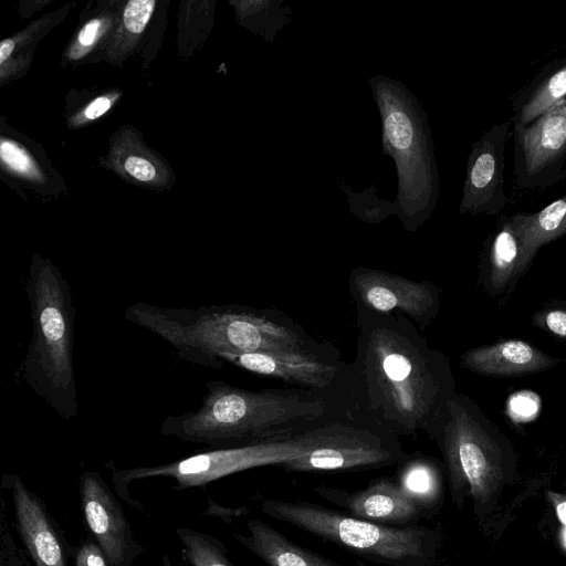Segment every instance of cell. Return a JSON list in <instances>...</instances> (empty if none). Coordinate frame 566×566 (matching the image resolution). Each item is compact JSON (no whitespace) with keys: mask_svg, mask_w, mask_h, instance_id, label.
<instances>
[{"mask_svg":"<svg viewBox=\"0 0 566 566\" xmlns=\"http://www.w3.org/2000/svg\"><path fill=\"white\" fill-rule=\"evenodd\" d=\"M398 486L423 516L437 506L441 496V473L436 460L418 455L402 461Z\"/></svg>","mask_w":566,"mask_h":566,"instance_id":"21","label":"cell"},{"mask_svg":"<svg viewBox=\"0 0 566 566\" xmlns=\"http://www.w3.org/2000/svg\"><path fill=\"white\" fill-rule=\"evenodd\" d=\"M304 431L242 446L211 448L157 465L113 468L112 480L117 494L128 505L144 512L142 503L134 500L128 492V485L132 482L154 478L170 479L174 482L172 490L181 491L205 486L210 482L249 469L274 464L283 465L301 457L307 450Z\"/></svg>","mask_w":566,"mask_h":566,"instance_id":"8","label":"cell"},{"mask_svg":"<svg viewBox=\"0 0 566 566\" xmlns=\"http://www.w3.org/2000/svg\"><path fill=\"white\" fill-rule=\"evenodd\" d=\"M198 409L168 416L159 431L211 448L242 446L308 430L344 412L338 400L303 388L249 390L223 380L205 384Z\"/></svg>","mask_w":566,"mask_h":566,"instance_id":"2","label":"cell"},{"mask_svg":"<svg viewBox=\"0 0 566 566\" xmlns=\"http://www.w3.org/2000/svg\"><path fill=\"white\" fill-rule=\"evenodd\" d=\"M525 212L502 217L486 240L482 281L492 295L511 292L528 270L524 249Z\"/></svg>","mask_w":566,"mask_h":566,"instance_id":"17","label":"cell"},{"mask_svg":"<svg viewBox=\"0 0 566 566\" xmlns=\"http://www.w3.org/2000/svg\"><path fill=\"white\" fill-rule=\"evenodd\" d=\"M247 531L234 538L269 566H343L293 543L262 520H249Z\"/></svg>","mask_w":566,"mask_h":566,"instance_id":"19","label":"cell"},{"mask_svg":"<svg viewBox=\"0 0 566 566\" xmlns=\"http://www.w3.org/2000/svg\"><path fill=\"white\" fill-rule=\"evenodd\" d=\"M512 120L493 124L474 142L467 160L460 213L500 214L509 205L504 190L505 147Z\"/></svg>","mask_w":566,"mask_h":566,"instance_id":"15","label":"cell"},{"mask_svg":"<svg viewBox=\"0 0 566 566\" xmlns=\"http://www.w3.org/2000/svg\"><path fill=\"white\" fill-rule=\"evenodd\" d=\"M14 48V41L11 39L3 40L0 44V63L9 57Z\"/></svg>","mask_w":566,"mask_h":566,"instance_id":"33","label":"cell"},{"mask_svg":"<svg viewBox=\"0 0 566 566\" xmlns=\"http://www.w3.org/2000/svg\"><path fill=\"white\" fill-rule=\"evenodd\" d=\"M315 492L325 501L339 506L344 513L381 525H402L422 516L398 484L388 478L354 492L327 485L315 488Z\"/></svg>","mask_w":566,"mask_h":566,"instance_id":"16","label":"cell"},{"mask_svg":"<svg viewBox=\"0 0 566 566\" xmlns=\"http://www.w3.org/2000/svg\"><path fill=\"white\" fill-rule=\"evenodd\" d=\"M261 511L364 558L388 566H431L439 536L422 526H387L305 501L264 499Z\"/></svg>","mask_w":566,"mask_h":566,"instance_id":"6","label":"cell"},{"mask_svg":"<svg viewBox=\"0 0 566 566\" xmlns=\"http://www.w3.org/2000/svg\"><path fill=\"white\" fill-rule=\"evenodd\" d=\"M125 170L140 181H150L156 176L155 166L143 157L130 156L124 164Z\"/></svg>","mask_w":566,"mask_h":566,"instance_id":"29","label":"cell"},{"mask_svg":"<svg viewBox=\"0 0 566 566\" xmlns=\"http://www.w3.org/2000/svg\"><path fill=\"white\" fill-rule=\"evenodd\" d=\"M124 318L169 343L180 359L206 368L217 352L297 353L325 346L275 308L241 304L176 308L137 302L125 310Z\"/></svg>","mask_w":566,"mask_h":566,"instance_id":"3","label":"cell"},{"mask_svg":"<svg viewBox=\"0 0 566 566\" xmlns=\"http://www.w3.org/2000/svg\"><path fill=\"white\" fill-rule=\"evenodd\" d=\"M81 507L91 536L111 566H130L144 552L116 499L102 475L84 470L78 478Z\"/></svg>","mask_w":566,"mask_h":566,"instance_id":"14","label":"cell"},{"mask_svg":"<svg viewBox=\"0 0 566 566\" xmlns=\"http://www.w3.org/2000/svg\"><path fill=\"white\" fill-rule=\"evenodd\" d=\"M548 497L555 509L557 518L562 524L559 539L563 548L566 551V495L549 492Z\"/></svg>","mask_w":566,"mask_h":566,"instance_id":"30","label":"cell"},{"mask_svg":"<svg viewBox=\"0 0 566 566\" xmlns=\"http://www.w3.org/2000/svg\"><path fill=\"white\" fill-rule=\"evenodd\" d=\"M348 287L356 306L405 315L423 329L437 317L441 306L442 293L433 282L415 281L379 269L354 268Z\"/></svg>","mask_w":566,"mask_h":566,"instance_id":"12","label":"cell"},{"mask_svg":"<svg viewBox=\"0 0 566 566\" xmlns=\"http://www.w3.org/2000/svg\"><path fill=\"white\" fill-rule=\"evenodd\" d=\"M0 488L10 496L13 526L33 566H70L76 547L38 493L14 473H3Z\"/></svg>","mask_w":566,"mask_h":566,"instance_id":"13","label":"cell"},{"mask_svg":"<svg viewBox=\"0 0 566 566\" xmlns=\"http://www.w3.org/2000/svg\"><path fill=\"white\" fill-rule=\"evenodd\" d=\"M101 28V21L97 19H93L88 21L83 29L78 33V42L83 46H90L92 45L98 34Z\"/></svg>","mask_w":566,"mask_h":566,"instance_id":"31","label":"cell"},{"mask_svg":"<svg viewBox=\"0 0 566 566\" xmlns=\"http://www.w3.org/2000/svg\"><path fill=\"white\" fill-rule=\"evenodd\" d=\"M513 126L514 179L522 189H545L566 166V97L532 123Z\"/></svg>","mask_w":566,"mask_h":566,"instance_id":"11","label":"cell"},{"mask_svg":"<svg viewBox=\"0 0 566 566\" xmlns=\"http://www.w3.org/2000/svg\"><path fill=\"white\" fill-rule=\"evenodd\" d=\"M307 450L283 465L290 472L377 469L408 458L399 437L344 411L304 431Z\"/></svg>","mask_w":566,"mask_h":566,"instance_id":"9","label":"cell"},{"mask_svg":"<svg viewBox=\"0 0 566 566\" xmlns=\"http://www.w3.org/2000/svg\"><path fill=\"white\" fill-rule=\"evenodd\" d=\"M356 311V353L344 386L346 411L397 437L427 434L457 390L449 358L405 315L361 306Z\"/></svg>","mask_w":566,"mask_h":566,"instance_id":"1","label":"cell"},{"mask_svg":"<svg viewBox=\"0 0 566 566\" xmlns=\"http://www.w3.org/2000/svg\"><path fill=\"white\" fill-rule=\"evenodd\" d=\"M566 179V167L565 169L562 171V174L559 175V181L560 180H565Z\"/></svg>","mask_w":566,"mask_h":566,"instance_id":"34","label":"cell"},{"mask_svg":"<svg viewBox=\"0 0 566 566\" xmlns=\"http://www.w3.org/2000/svg\"><path fill=\"white\" fill-rule=\"evenodd\" d=\"M75 566H111L95 539L87 536L75 549Z\"/></svg>","mask_w":566,"mask_h":566,"instance_id":"28","label":"cell"},{"mask_svg":"<svg viewBox=\"0 0 566 566\" xmlns=\"http://www.w3.org/2000/svg\"><path fill=\"white\" fill-rule=\"evenodd\" d=\"M224 364L327 395L338 400L344 408L348 364L343 361L337 348L328 343L317 350L297 353L217 352L210 357L207 368L219 369Z\"/></svg>","mask_w":566,"mask_h":566,"instance_id":"10","label":"cell"},{"mask_svg":"<svg viewBox=\"0 0 566 566\" xmlns=\"http://www.w3.org/2000/svg\"><path fill=\"white\" fill-rule=\"evenodd\" d=\"M181 545V556L188 566H235L227 546L219 538L190 527L175 530Z\"/></svg>","mask_w":566,"mask_h":566,"instance_id":"23","label":"cell"},{"mask_svg":"<svg viewBox=\"0 0 566 566\" xmlns=\"http://www.w3.org/2000/svg\"><path fill=\"white\" fill-rule=\"evenodd\" d=\"M155 3L154 0L129 1L123 14L126 29L132 33H142L151 17Z\"/></svg>","mask_w":566,"mask_h":566,"instance_id":"26","label":"cell"},{"mask_svg":"<svg viewBox=\"0 0 566 566\" xmlns=\"http://www.w3.org/2000/svg\"><path fill=\"white\" fill-rule=\"evenodd\" d=\"M1 158L13 170L24 174L33 175L34 168L29 155L19 146L10 140L1 142Z\"/></svg>","mask_w":566,"mask_h":566,"instance_id":"27","label":"cell"},{"mask_svg":"<svg viewBox=\"0 0 566 566\" xmlns=\"http://www.w3.org/2000/svg\"><path fill=\"white\" fill-rule=\"evenodd\" d=\"M0 566H30L24 551L13 537L3 496H0Z\"/></svg>","mask_w":566,"mask_h":566,"instance_id":"24","label":"cell"},{"mask_svg":"<svg viewBox=\"0 0 566 566\" xmlns=\"http://www.w3.org/2000/svg\"><path fill=\"white\" fill-rule=\"evenodd\" d=\"M381 119L382 153L397 170L392 202L405 230L417 231L432 214L439 199V174L428 115L416 95L397 78H368Z\"/></svg>","mask_w":566,"mask_h":566,"instance_id":"5","label":"cell"},{"mask_svg":"<svg viewBox=\"0 0 566 566\" xmlns=\"http://www.w3.org/2000/svg\"><path fill=\"white\" fill-rule=\"evenodd\" d=\"M111 99L106 96L95 98L85 109L88 119H95L106 113L111 107Z\"/></svg>","mask_w":566,"mask_h":566,"instance_id":"32","label":"cell"},{"mask_svg":"<svg viewBox=\"0 0 566 566\" xmlns=\"http://www.w3.org/2000/svg\"><path fill=\"white\" fill-rule=\"evenodd\" d=\"M566 233V195L543 209L526 213L524 221L525 261L530 268L537 251Z\"/></svg>","mask_w":566,"mask_h":566,"instance_id":"22","label":"cell"},{"mask_svg":"<svg viewBox=\"0 0 566 566\" xmlns=\"http://www.w3.org/2000/svg\"><path fill=\"white\" fill-rule=\"evenodd\" d=\"M532 324L560 338H566V301L545 304L531 317Z\"/></svg>","mask_w":566,"mask_h":566,"instance_id":"25","label":"cell"},{"mask_svg":"<svg viewBox=\"0 0 566 566\" xmlns=\"http://www.w3.org/2000/svg\"><path fill=\"white\" fill-rule=\"evenodd\" d=\"M565 359L546 354L523 339H503L464 352L460 365L488 377H521L552 369Z\"/></svg>","mask_w":566,"mask_h":566,"instance_id":"18","label":"cell"},{"mask_svg":"<svg viewBox=\"0 0 566 566\" xmlns=\"http://www.w3.org/2000/svg\"><path fill=\"white\" fill-rule=\"evenodd\" d=\"M32 338L20 375L60 418L70 421L80 407L74 376L75 306L59 268L35 254L25 284Z\"/></svg>","mask_w":566,"mask_h":566,"instance_id":"4","label":"cell"},{"mask_svg":"<svg viewBox=\"0 0 566 566\" xmlns=\"http://www.w3.org/2000/svg\"><path fill=\"white\" fill-rule=\"evenodd\" d=\"M427 436L441 450L454 501L464 486L485 504L504 478L510 444L479 405L455 390L443 405Z\"/></svg>","mask_w":566,"mask_h":566,"instance_id":"7","label":"cell"},{"mask_svg":"<svg viewBox=\"0 0 566 566\" xmlns=\"http://www.w3.org/2000/svg\"><path fill=\"white\" fill-rule=\"evenodd\" d=\"M566 97V59L542 70L512 103V125H527Z\"/></svg>","mask_w":566,"mask_h":566,"instance_id":"20","label":"cell"}]
</instances>
